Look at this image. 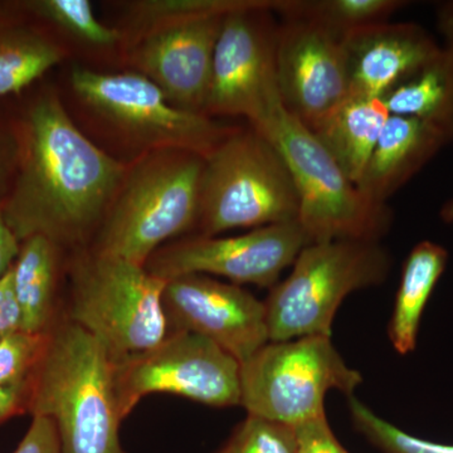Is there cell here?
Wrapping results in <instances>:
<instances>
[{"label": "cell", "mask_w": 453, "mask_h": 453, "mask_svg": "<svg viewBox=\"0 0 453 453\" xmlns=\"http://www.w3.org/2000/svg\"><path fill=\"white\" fill-rule=\"evenodd\" d=\"M19 136L3 219L19 242L43 235L61 249H86L124 183V166L77 129L56 97L29 106Z\"/></svg>", "instance_id": "1"}, {"label": "cell", "mask_w": 453, "mask_h": 453, "mask_svg": "<svg viewBox=\"0 0 453 453\" xmlns=\"http://www.w3.org/2000/svg\"><path fill=\"white\" fill-rule=\"evenodd\" d=\"M27 412L55 422L62 453H127L115 387V357L61 315L28 380Z\"/></svg>", "instance_id": "2"}, {"label": "cell", "mask_w": 453, "mask_h": 453, "mask_svg": "<svg viewBox=\"0 0 453 453\" xmlns=\"http://www.w3.org/2000/svg\"><path fill=\"white\" fill-rule=\"evenodd\" d=\"M273 146L290 172L297 196L301 228L310 243L377 241L388 232V205L372 203L347 177L333 155L308 127L277 101L253 127Z\"/></svg>", "instance_id": "3"}, {"label": "cell", "mask_w": 453, "mask_h": 453, "mask_svg": "<svg viewBox=\"0 0 453 453\" xmlns=\"http://www.w3.org/2000/svg\"><path fill=\"white\" fill-rule=\"evenodd\" d=\"M62 315L100 340L113 357L142 353L169 334L165 280L127 259L77 250Z\"/></svg>", "instance_id": "4"}, {"label": "cell", "mask_w": 453, "mask_h": 453, "mask_svg": "<svg viewBox=\"0 0 453 453\" xmlns=\"http://www.w3.org/2000/svg\"><path fill=\"white\" fill-rule=\"evenodd\" d=\"M204 157L172 150L122 183L91 250L145 266L172 238L198 226Z\"/></svg>", "instance_id": "5"}, {"label": "cell", "mask_w": 453, "mask_h": 453, "mask_svg": "<svg viewBox=\"0 0 453 453\" xmlns=\"http://www.w3.org/2000/svg\"><path fill=\"white\" fill-rule=\"evenodd\" d=\"M299 207L281 155L253 127L235 130L205 157L199 235L295 222Z\"/></svg>", "instance_id": "6"}, {"label": "cell", "mask_w": 453, "mask_h": 453, "mask_svg": "<svg viewBox=\"0 0 453 453\" xmlns=\"http://www.w3.org/2000/svg\"><path fill=\"white\" fill-rule=\"evenodd\" d=\"M390 256L377 241H330L303 247L288 279L271 288L266 306L270 342L327 336L342 301L380 285Z\"/></svg>", "instance_id": "7"}, {"label": "cell", "mask_w": 453, "mask_h": 453, "mask_svg": "<svg viewBox=\"0 0 453 453\" xmlns=\"http://www.w3.org/2000/svg\"><path fill=\"white\" fill-rule=\"evenodd\" d=\"M362 381L332 338L268 342L241 365L240 405L250 416L294 428L324 416L327 393L350 396Z\"/></svg>", "instance_id": "8"}, {"label": "cell", "mask_w": 453, "mask_h": 453, "mask_svg": "<svg viewBox=\"0 0 453 453\" xmlns=\"http://www.w3.org/2000/svg\"><path fill=\"white\" fill-rule=\"evenodd\" d=\"M115 387L124 419L155 393L210 407H235L241 399V365L211 340L169 332L149 350L115 357Z\"/></svg>", "instance_id": "9"}, {"label": "cell", "mask_w": 453, "mask_h": 453, "mask_svg": "<svg viewBox=\"0 0 453 453\" xmlns=\"http://www.w3.org/2000/svg\"><path fill=\"white\" fill-rule=\"evenodd\" d=\"M71 82L77 96L88 106L150 145L205 159L237 130L223 127L205 113L175 106L142 73H103L77 67Z\"/></svg>", "instance_id": "10"}, {"label": "cell", "mask_w": 453, "mask_h": 453, "mask_svg": "<svg viewBox=\"0 0 453 453\" xmlns=\"http://www.w3.org/2000/svg\"><path fill=\"white\" fill-rule=\"evenodd\" d=\"M273 0L226 14L216 50L205 115L242 116L257 127L280 98Z\"/></svg>", "instance_id": "11"}, {"label": "cell", "mask_w": 453, "mask_h": 453, "mask_svg": "<svg viewBox=\"0 0 453 453\" xmlns=\"http://www.w3.org/2000/svg\"><path fill=\"white\" fill-rule=\"evenodd\" d=\"M310 243L297 220L251 229L235 237L195 235L165 244L145 267L159 279L223 277L234 285L273 288Z\"/></svg>", "instance_id": "12"}, {"label": "cell", "mask_w": 453, "mask_h": 453, "mask_svg": "<svg viewBox=\"0 0 453 453\" xmlns=\"http://www.w3.org/2000/svg\"><path fill=\"white\" fill-rule=\"evenodd\" d=\"M163 305L169 332L211 340L240 365L270 342L265 301L234 283L205 275L175 277L166 281Z\"/></svg>", "instance_id": "13"}, {"label": "cell", "mask_w": 453, "mask_h": 453, "mask_svg": "<svg viewBox=\"0 0 453 453\" xmlns=\"http://www.w3.org/2000/svg\"><path fill=\"white\" fill-rule=\"evenodd\" d=\"M276 80L283 107L311 130L350 95L342 42L308 23L283 20Z\"/></svg>", "instance_id": "14"}, {"label": "cell", "mask_w": 453, "mask_h": 453, "mask_svg": "<svg viewBox=\"0 0 453 453\" xmlns=\"http://www.w3.org/2000/svg\"><path fill=\"white\" fill-rule=\"evenodd\" d=\"M225 17L174 23L142 35L136 64L175 106L204 113Z\"/></svg>", "instance_id": "15"}, {"label": "cell", "mask_w": 453, "mask_h": 453, "mask_svg": "<svg viewBox=\"0 0 453 453\" xmlns=\"http://www.w3.org/2000/svg\"><path fill=\"white\" fill-rule=\"evenodd\" d=\"M342 42L350 92L380 98L419 73L442 50L416 23H380L357 29Z\"/></svg>", "instance_id": "16"}, {"label": "cell", "mask_w": 453, "mask_h": 453, "mask_svg": "<svg viewBox=\"0 0 453 453\" xmlns=\"http://www.w3.org/2000/svg\"><path fill=\"white\" fill-rule=\"evenodd\" d=\"M446 145V140L428 125L390 113L357 189L368 201L387 205L390 196Z\"/></svg>", "instance_id": "17"}, {"label": "cell", "mask_w": 453, "mask_h": 453, "mask_svg": "<svg viewBox=\"0 0 453 453\" xmlns=\"http://www.w3.org/2000/svg\"><path fill=\"white\" fill-rule=\"evenodd\" d=\"M389 116L384 98L350 92L311 131L357 186Z\"/></svg>", "instance_id": "18"}, {"label": "cell", "mask_w": 453, "mask_h": 453, "mask_svg": "<svg viewBox=\"0 0 453 453\" xmlns=\"http://www.w3.org/2000/svg\"><path fill=\"white\" fill-rule=\"evenodd\" d=\"M61 250L43 235H33L20 242L12 280L22 332L47 333L61 318L62 306L57 296Z\"/></svg>", "instance_id": "19"}, {"label": "cell", "mask_w": 453, "mask_h": 453, "mask_svg": "<svg viewBox=\"0 0 453 453\" xmlns=\"http://www.w3.org/2000/svg\"><path fill=\"white\" fill-rule=\"evenodd\" d=\"M447 261L446 250L431 241L416 244L405 258L388 326L390 342L402 356L417 347L423 312L445 273Z\"/></svg>", "instance_id": "20"}, {"label": "cell", "mask_w": 453, "mask_h": 453, "mask_svg": "<svg viewBox=\"0 0 453 453\" xmlns=\"http://www.w3.org/2000/svg\"><path fill=\"white\" fill-rule=\"evenodd\" d=\"M386 105L392 115L417 119L453 144V50L442 47L431 62L390 91Z\"/></svg>", "instance_id": "21"}, {"label": "cell", "mask_w": 453, "mask_h": 453, "mask_svg": "<svg viewBox=\"0 0 453 453\" xmlns=\"http://www.w3.org/2000/svg\"><path fill=\"white\" fill-rule=\"evenodd\" d=\"M407 4L402 0H273V12L283 20L308 23L342 41L357 29L389 22Z\"/></svg>", "instance_id": "22"}, {"label": "cell", "mask_w": 453, "mask_h": 453, "mask_svg": "<svg viewBox=\"0 0 453 453\" xmlns=\"http://www.w3.org/2000/svg\"><path fill=\"white\" fill-rule=\"evenodd\" d=\"M56 44L25 28L0 31V97L20 94L61 62Z\"/></svg>", "instance_id": "23"}, {"label": "cell", "mask_w": 453, "mask_h": 453, "mask_svg": "<svg viewBox=\"0 0 453 453\" xmlns=\"http://www.w3.org/2000/svg\"><path fill=\"white\" fill-rule=\"evenodd\" d=\"M262 0H144L135 3L133 16L145 33L174 23L225 17L261 4Z\"/></svg>", "instance_id": "24"}, {"label": "cell", "mask_w": 453, "mask_h": 453, "mask_svg": "<svg viewBox=\"0 0 453 453\" xmlns=\"http://www.w3.org/2000/svg\"><path fill=\"white\" fill-rule=\"evenodd\" d=\"M351 422L359 431L383 453H453V445L432 442L412 436L403 429L381 418L371 408L366 407L356 396H348Z\"/></svg>", "instance_id": "25"}, {"label": "cell", "mask_w": 453, "mask_h": 453, "mask_svg": "<svg viewBox=\"0 0 453 453\" xmlns=\"http://www.w3.org/2000/svg\"><path fill=\"white\" fill-rule=\"evenodd\" d=\"M28 8L92 46H112L120 38L119 32L97 19L88 0H38L28 3Z\"/></svg>", "instance_id": "26"}, {"label": "cell", "mask_w": 453, "mask_h": 453, "mask_svg": "<svg viewBox=\"0 0 453 453\" xmlns=\"http://www.w3.org/2000/svg\"><path fill=\"white\" fill-rule=\"evenodd\" d=\"M217 453H296L294 428L247 414Z\"/></svg>", "instance_id": "27"}, {"label": "cell", "mask_w": 453, "mask_h": 453, "mask_svg": "<svg viewBox=\"0 0 453 453\" xmlns=\"http://www.w3.org/2000/svg\"><path fill=\"white\" fill-rule=\"evenodd\" d=\"M47 333L18 330L0 339V386L28 383L46 344Z\"/></svg>", "instance_id": "28"}, {"label": "cell", "mask_w": 453, "mask_h": 453, "mask_svg": "<svg viewBox=\"0 0 453 453\" xmlns=\"http://www.w3.org/2000/svg\"><path fill=\"white\" fill-rule=\"evenodd\" d=\"M296 453H349L334 434L326 414L294 427Z\"/></svg>", "instance_id": "29"}, {"label": "cell", "mask_w": 453, "mask_h": 453, "mask_svg": "<svg viewBox=\"0 0 453 453\" xmlns=\"http://www.w3.org/2000/svg\"><path fill=\"white\" fill-rule=\"evenodd\" d=\"M13 453H62L55 422L49 417H32L28 431Z\"/></svg>", "instance_id": "30"}, {"label": "cell", "mask_w": 453, "mask_h": 453, "mask_svg": "<svg viewBox=\"0 0 453 453\" xmlns=\"http://www.w3.org/2000/svg\"><path fill=\"white\" fill-rule=\"evenodd\" d=\"M20 310L13 291L12 268L0 279V339L20 330Z\"/></svg>", "instance_id": "31"}, {"label": "cell", "mask_w": 453, "mask_h": 453, "mask_svg": "<svg viewBox=\"0 0 453 453\" xmlns=\"http://www.w3.org/2000/svg\"><path fill=\"white\" fill-rule=\"evenodd\" d=\"M28 383L19 386H0V423L16 414L27 412Z\"/></svg>", "instance_id": "32"}, {"label": "cell", "mask_w": 453, "mask_h": 453, "mask_svg": "<svg viewBox=\"0 0 453 453\" xmlns=\"http://www.w3.org/2000/svg\"><path fill=\"white\" fill-rule=\"evenodd\" d=\"M20 242L12 234L0 211V279L11 270L19 253Z\"/></svg>", "instance_id": "33"}, {"label": "cell", "mask_w": 453, "mask_h": 453, "mask_svg": "<svg viewBox=\"0 0 453 453\" xmlns=\"http://www.w3.org/2000/svg\"><path fill=\"white\" fill-rule=\"evenodd\" d=\"M437 28L445 40V49L453 50V0L441 3L437 7Z\"/></svg>", "instance_id": "34"}, {"label": "cell", "mask_w": 453, "mask_h": 453, "mask_svg": "<svg viewBox=\"0 0 453 453\" xmlns=\"http://www.w3.org/2000/svg\"><path fill=\"white\" fill-rule=\"evenodd\" d=\"M441 219L445 223H449V225H452L453 223V198L451 201L446 203L443 205L442 210H441L440 213Z\"/></svg>", "instance_id": "35"}, {"label": "cell", "mask_w": 453, "mask_h": 453, "mask_svg": "<svg viewBox=\"0 0 453 453\" xmlns=\"http://www.w3.org/2000/svg\"><path fill=\"white\" fill-rule=\"evenodd\" d=\"M7 170V157H5L4 148H3L2 142H0V187L4 181Z\"/></svg>", "instance_id": "36"}]
</instances>
